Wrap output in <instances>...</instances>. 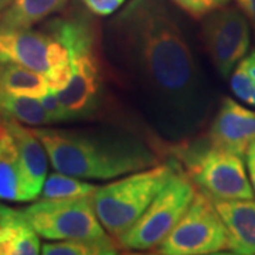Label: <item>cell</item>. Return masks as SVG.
<instances>
[{
	"label": "cell",
	"instance_id": "cell-24",
	"mask_svg": "<svg viewBox=\"0 0 255 255\" xmlns=\"http://www.w3.org/2000/svg\"><path fill=\"white\" fill-rule=\"evenodd\" d=\"M125 1L127 0H82L87 9L98 16H111L117 13V10L125 4Z\"/></svg>",
	"mask_w": 255,
	"mask_h": 255
},
{
	"label": "cell",
	"instance_id": "cell-11",
	"mask_svg": "<svg viewBox=\"0 0 255 255\" xmlns=\"http://www.w3.org/2000/svg\"><path fill=\"white\" fill-rule=\"evenodd\" d=\"M255 140V111L224 98L209 130L211 146L246 157L247 150Z\"/></svg>",
	"mask_w": 255,
	"mask_h": 255
},
{
	"label": "cell",
	"instance_id": "cell-3",
	"mask_svg": "<svg viewBox=\"0 0 255 255\" xmlns=\"http://www.w3.org/2000/svg\"><path fill=\"white\" fill-rule=\"evenodd\" d=\"M46 30L61 41L70 53L71 77L57 92L71 119L81 121L95 115L102 101V75L97 53V36L92 21L84 14L54 18Z\"/></svg>",
	"mask_w": 255,
	"mask_h": 255
},
{
	"label": "cell",
	"instance_id": "cell-17",
	"mask_svg": "<svg viewBox=\"0 0 255 255\" xmlns=\"http://www.w3.org/2000/svg\"><path fill=\"white\" fill-rule=\"evenodd\" d=\"M0 112L31 128L48 127L53 121L38 98L0 90Z\"/></svg>",
	"mask_w": 255,
	"mask_h": 255
},
{
	"label": "cell",
	"instance_id": "cell-22",
	"mask_svg": "<svg viewBox=\"0 0 255 255\" xmlns=\"http://www.w3.org/2000/svg\"><path fill=\"white\" fill-rule=\"evenodd\" d=\"M38 100L41 102V105L44 107V110L47 111V114L51 118L53 124L73 122L70 112L64 107V104L61 102L60 97L57 95V92L54 90L48 88L46 94H43Z\"/></svg>",
	"mask_w": 255,
	"mask_h": 255
},
{
	"label": "cell",
	"instance_id": "cell-9",
	"mask_svg": "<svg viewBox=\"0 0 255 255\" xmlns=\"http://www.w3.org/2000/svg\"><path fill=\"white\" fill-rule=\"evenodd\" d=\"M184 162L193 183L211 199H254L241 156L209 145L189 150Z\"/></svg>",
	"mask_w": 255,
	"mask_h": 255
},
{
	"label": "cell",
	"instance_id": "cell-16",
	"mask_svg": "<svg viewBox=\"0 0 255 255\" xmlns=\"http://www.w3.org/2000/svg\"><path fill=\"white\" fill-rule=\"evenodd\" d=\"M68 0H13L0 14V26L30 28L65 7Z\"/></svg>",
	"mask_w": 255,
	"mask_h": 255
},
{
	"label": "cell",
	"instance_id": "cell-21",
	"mask_svg": "<svg viewBox=\"0 0 255 255\" xmlns=\"http://www.w3.org/2000/svg\"><path fill=\"white\" fill-rule=\"evenodd\" d=\"M230 85L238 100L255 107V51L237 64Z\"/></svg>",
	"mask_w": 255,
	"mask_h": 255
},
{
	"label": "cell",
	"instance_id": "cell-10",
	"mask_svg": "<svg viewBox=\"0 0 255 255\" xmlns=\"http://www.w3.org/2000/svg\"><path fill=\"white\" fill-rule=\"evenodd\" d=\"M203 40L216 70L223 78L234 71L250 48V21L237 7H220L204 16Z\"/></svg>",
	"mask_w": 255,
	"mask_h": 255
},
{
	"label": "cell",
	"instance_id": "cell-7",
	"mask_svg": "<svg viewBox=\"0 0 255 255\" xmlns=\"http://www.w3.org/2000/svg\"><path fill=\"white\" fill-rule=\"evenodd\" d=\"M228 248L227 231L213 201L197 191L189 209L157 246L163 255H209Z\"/></svg>",
	"mask_w": 255,
	"mask_h": 255
},
{
	"label": "cell",
	"instance_id": "cell-20",
	"mask_svg": "<svg viewBox=\"0 0 255 255\" xmlns=\"http://www.w3.org/2000/svg\"><path fill=\"white\" fill-rule=\"evenodd\" d=\"M97 189H98L97 184L84 182L82 179L55 170L54 173L46 177L40 196L41 199H70V197L91 196Z\"/></svg>",
	"mask_w": 255,
	"mask_h": 255
},
{
	"label": "cell",
	"instance_id": "cell-4",
	"mask_svg": "<svg viewBox=\"0 0 255 255\" xmlns=\"http://www.w3.org/2000/svg\"><path fill=\"white\" fill-rule=\"evenodd\" d=\"M174 170L173 164H155L98 186L92 206L104 230L112 237H121L140 219Z\"/></svg>",
	"mask_w": 255,
	"mask_h": 255
},
{
	"label": "cell",
	"instance_id": "cell-14",
	"mask_svg": "<svg viewBox=\"0 0 255 255\" xmlns=\"http://www.w3.org/2000/svg\"><path fill=\"white\" fill-rule=\"evenodd\" d=\"M40 236L21 210L0 204V255H37Z\"/></svg>",
	"mask_w": 255,
	"mask_h": 255
},
{
	"label": "cell",
	"instance_id": "cell-19",
	"mask_svg": "<svg viewBox=\"0 0 255 255\" xmlns=\"http://www.w3.org/2000/svg\"><path fill=\"white\" fill-rule=\"evenodd\" d=\"M44 255H115L118 248L108 234L101 237L60 240L41 246Z\"/></svg>",
	"mask_w": 255,
	"mask_h": 255
},
{
	"label": "cell",
	"instance_id": "cell-2",
	"mask_svg": "<svg viewBox=\"0 0 255 255\" xmlns=\"http://www.w3.org/2000/svg\"><path fill=\"white\" fill-rule=\"evenodd\" d=\"M54 170L82 180H112L157 164L142 137L118 128H33Z\"/></svg>",
	"mask_w": 255,
	"mask_h": 255
},
{
	"label": "cell",
	"instance_id": "cell-5",
	"mask_svg": "<svg viewBox=\"0 0 255 255\" xmlns=\"http://www.w3.org/2000/svg\"><path fill=\"white\" fill-rule=\"evenodd\" d=\"M0 61L23 65L46 77L48 87L60 91L70 81V53L48 31L0 26Z\"/></svg>",
	"mask_w": 255,
	"mask_h": 255
},
{
	"label": "cell",
	"instance_id": "cell-12",
	"mask_svg": "<svg viewBox=\"0 0 255 255\" xmlns=\"http://www.w3.org/2000/svg\"><path fill=\"white\" fill-rule=\"evenodd\" d=\"M3 125L9 129L13 135L20 155L23 179H24V194L26 201L36 200L41 194L43 184L46 182L47 167H48V155L36 136L33 129H28L21 122L7 115H1Z\"/></svg>",
	"mask_w": 255,
	"mask_h": 255
},
{
	"label": "cell",
	"instance_id": "cell-27",
	"mask_svg": "<svg viewBox=\"0 0 255 255\" xmlns=\"http://www.w3.org/2000/svg\"><path fill=\"white\" fill-rule=\"evenodd\" d=\"M11 1H13V0H0V14H1L4 10L7 9V7H9Z\"/></svg>",
	"mask_w": 255,
	"mask_h": 255
},
{
	"label": "cell",
	"instance_id": "cell-25",
	"mask_svg": "<svg viewBox=\"0 0 255 255\" xmlns=\"http://www.w3.org/2000/svg\"><path fill=\"white\" fill-rule=\"evenodd\" d=\"M247 169H248V176H250V182L253 184V189L255 191V140L248 147L246 153Z\"/></svg>",
	"mask_w": 255,
	"mask_h": 255
},
{
	"label": "cell",
	"instance_id": "cell-1",
	"mask_svg": "<svg viewBox=\"0 0 255 255\" xmlns=\"http://www.w3.org/2000/svg\"><path fill=\"white\" fill-rule=\"evenodd\" d=\"M102 50L162 137L179 142L204 125L209 85L179 16L164 0H130L105 23Z\"/></svg>",
	"mask_w": 255,
	"mask_h": 255
},
{
	"label": "cell",
	"instance_id": "cell-6",
	"mask_svg": "<svg viewBox=\"0 0 255 255\" xmlns=\"http://www.w3.org/2000/svg\"><path fill=\"white\" fill-rule=\"evenodd\" d=\"M196 193L190 177L176 167L140 219L118 237L119 244L127 250H150L159 246L189 209Z\"/></svg>",
	"mask_w": 255,
	"mask_h": 255
},
{
	"label": "cell",
	"instance_id": "cell-28",
	"mask_svg": "<svg viewBox=\"0 0 255 255\" xmlns=\"http://www.w3.org/2000/svg\"><path fill=\"white\" fill-rule=\"evenodd\" d=\"M0 129H1V112H0Z\"/></svg>",
	"mask_w": 255,
	"mask_h": 255
},
{
	"label": "cell",
	"instance_id": "cell-23",
	"mask_svg": "<svg viewBox=\"0 0 255 255\" xmlns=\"http://www.w3.org/2000/svg\"><path fill=\"white\" fill-rule=\"evenodd\" d=\"M172 1L191 16L200 18L223 6H227L230 0H172Z\"/></svg>",
	"mask_w": 255,
	"mask_h": 255
},
{
	"label": "cell",
	"instance_id": "cell-15",
	"mask_svg": "<svg viewBox=\"0 0 255 255\" xmlns=\"http://www.w3.org/2000/svg\"><path fill=\"white\" fill-rule=\"evenodd\" d=\"M0 200L26 203L24 179L17 145L9 129H0Z\"/></svg>",
	"mask_w": 255,
	"mask_h": 255
},
{
	"label": "cell",
	"instance_id": "cell-26",
	"mask_svg": "<svg viewBox=\"0 0 255 255\" xmlns=\"http://www.w3.org/2000/svg\"><path fill=\"white\" fill-rule=\"evenodd\" d=\"M238 9L241 10L248 18V21L253 24L255 30V0H236Z\"/></svg>",
	"mask_w": 255,
	"mask_h": 255
},
{
	"label": "cell",
	"instance_id": "cell-13",
	"mask_svg": "<svg viewBox=\"0 0 255 255\" xmlns=\"http://www.w3.org/2000/svg\"><path fill=\"white\" fill-rule=\"evenodd\" d=\"M211 201L226 226L228 250L234 254L255 255L254 199H211Z\"/></svg>",
	"mask_w": 255,
	"mask_h": 255
},
{
	"label": "cell",
	"instance_id": "cell-8",
	"mask_svg": "<svg viewBox=\"0 0 255 255\" xmlns=\"http://www.w3.org/2000/svg\"><path fill=\"white\" fill-rule=\"evenodd\" d=\"M30 226L46 240H77L105 236L97 219L91 196L41 199L21 209Z\"/></svg>",
	"mask_w": 255,
	"mask_h": 255
},
{
	"label": "cell",
	"instance_id": "cell-18",
	"mask_svg": "<svg viewBox=\"0 0 255 255\" xmlns=\"http://www.w3.org/2000/svg\"><path fill=\"white\" fill-rule=\"evenodd\" d=\"M46 77L23 65L0 61V90L40 98L48 90Z\"/></svg>",
	"mask_w": 255,
	"mask_h": 255
}]
</instances>
